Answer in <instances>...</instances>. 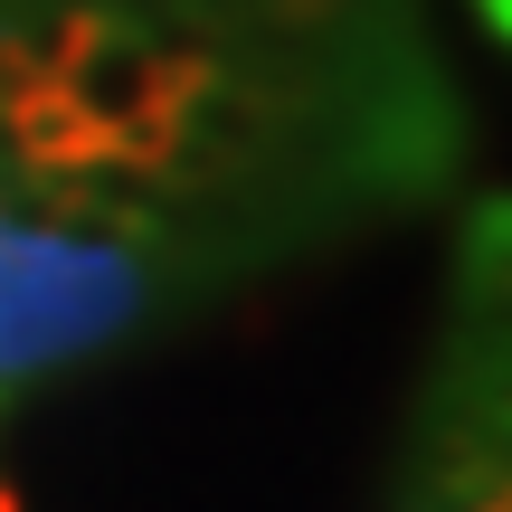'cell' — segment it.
Instances as JSON below:
<instances>
[{
	"label": "cell",
	"mask_w": 512,
	"mask_h": 512,
	"mask_svg": "<svg viewBox=\"0 0 512 512\" xmlns=\"http://www.w3.org/2000/svg\"><path fill=\"white\" fill-rule=\"evenodd\" d=\"M209 105L219 67L200 48L143 38L114 10H57L29 38H0V152L67 200H133L181 181Z\"/></svg>",
	"instance_id": "obj_1"
},
{
	"label": "cell",
	"mask_w": 512,
	"mask_h": 512,
	"mask_svg": "<svg viewBox=\"0 0 512 512\" xmlns=\"http://www.w3.org/2000/svg\"><path fill=\"white\" fill-rule=\"evenodd\" d=\"M152 313L143 247L95 228H19L0 219V389L38 370L95 361Z\"/></svg>",
	"instance_id": "obj_2"
},
{
	"label": "cell",
	"mask_w": 512,
	"mask_h": 512,
	"mask_svg": "<svg viewBox=\"0 0 512 512\" xmlns=\"http://www.w3.org/2000/svg\"><path fill=\"white\" fill-rule=\"evenodd\" d=\"M484 19H494V29L512 38V0H484Z\"/></svg>",
	"instance_id": "obj_3"
},
{
	"label": "cell",
	"mask_w": 512,
	"mask_h": 512,
	"mask_svg": "<svg viewBox=\"0 0 512 512\" xmlns=\"http://www.w3.org/2000/svg\"><path fill=\"white\" fill-rule=\"evenodd\" d=\"M399 512H446V503H427V494H408V503H399Z\"/></svg>",
	"instance_id": "obj_4"
}]
</instances>
